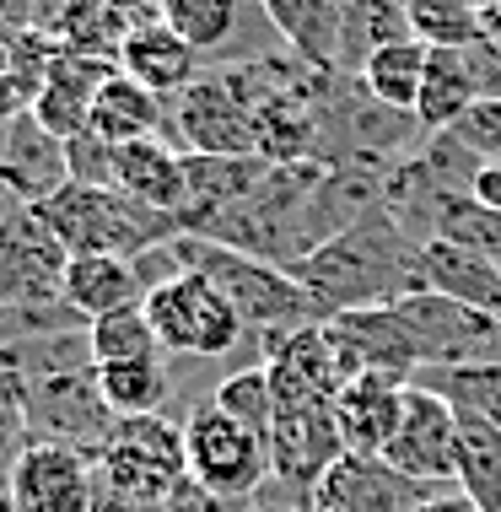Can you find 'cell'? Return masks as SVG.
Wrapping results in <instances>:
<instances>
[{"mask_svg":"<svg viewBox=\"0 0 501 512\" xmlns=\"http://www.w3.org/2000/svg\"><path fill=\"white\" fill-rule=\"evenodd\" d=\"M60 6H65V0H0V22H11V27H44V33H49V22L60 17Z\"/></svg>","mask_w":501,"mask_h":512,"instance_id":"obj_40","label":"cell"},{"mask_svg":"<svg viewBox=\"0 0 501 512\" xmlns=\"http://www.w3.org/2000/svg\"><path fill=\"white\" fill-rule=\"evenodd\" d=\"M415 259H421V238L383 205V211H372L367 221L334 232L329 243L308 248V254L291 265V275H297V286L308 292L318 324H329V318H340V313L388 308V302L421 292Z\"/></svg>","mask_w":501,"mask_h":512,"instance_id":"obj_1","label":"cell"},{"mask_svg":"<svg viewBox=\"0 0 501 512\" xmlns=\"http://www.w3.org/2000/svg\"><path fill=\"white\" fill-rule=\"evenodd\" d=\"M469 65H475L480 98H501V44L496 38H485V44L469 49Z\"/></svg>","mask_w":501,"mask_h":512,"instance_id":"obj_41","label":"cell"},{"mask_svg":"<svg viewBox=\"0 0 501 512\" xmlns=\"http://www.w3.org/2000/svg\"><path fill=\"white\" fill-rule=\"evenodd\" d=\"M275 173L270 157H205V151H184V232L211 221L248 195H259L264 178Z\"/></svg>","mask_w":501,"mask_h":512,"instance_id":"obj_19","label":"cell"},{"mask_svg":"<svg viewBox=\"0 0 501 512\" xmlns=\"http://www.w3.org/2000/svg\"><path fill=\"white\" fill-rule=\"evenodd\" d=\"M92 512H146V507H135L130 496H124V491H114V486H108L103 475H97V496H92Z\"/></svg>","mask_w":501,"mask_h":512,"instance_id":"obj_43","label":"cell"},{"mask_svg":"<svg viewBox=\"0 0 501 512\" xmlns=\"http://www.w3.org/2000/svg\"><path fill=\"white\" fill-rule=\"evenodd\" d=\"M410 38L426 49H475L485 44V11L475 0H405Z\"/></svg>","mask_w":501,"mask_h":512,"instance_id":"obj_32","label":"cell"},{"mask_svg":"<svg viewBox=\"0 0 501 512\" xmlns=\"http://www.w3.org/2000/svg\"><path fill=\"white\" fill-rule=\"evenodd\" d=\"M130 17L114 11L108 0H65L60 17L49 22L54 44L71 49V54H92V60H114L119 65V49L130 38Z\"/></svg>","mask_w":501,"mask_h":512,"instance_id":"obj_29","label":"cell"},{"mask_svg":"<svg viewBox=\"0 0 501 512\" xmlns=\"http://www.w3.org/2000/svg\"><path fill=\"white\" fill-rule=\"evenodd\" d=\"M97 389L114 415H162L173 399L167 356H135V362H97Z\"/></svg>","mask_w":501,"mask_h":512,"instance_id":"obj_30","label":"cell"},{"mask_svg":"<svg viewBox=\"0 0 501 512\" xmlns=\"http://www.w3.org/2000/svg\"><path fill=\"white\" fill-rule=\"evenodd\" d=\"M442 135H448L453 146H464L475 162H496L501 168V98H480L453 130H442Z\"/></svg>","mask_w":501,"mask_h":512,"instance_id":"obj_37","label":"cell"},{"mask_svg":"<svg viewBox=\"0 0 501 512\" xmlns=\"http://www.w3.org/2000/svg\"><path fill=\"white\" fill-rule=\"evenodd\" d=\"M475 103H480V81H475V65H469V49H431L426 87H421V103H415V124L426 135H442Z\"/></svg>","mask_w":501,"mask_h":512,"instance_id":"obj_27","label":"cell"},{"mask_svg":"<svg viewBox=\"0 0 501 512\" xmlns=\"http://www.w3.org/2000/svg\"><path fill=\"white\" fill-rule=\"evenodd\" d=\"M49 221V232L60 238L71 254H146L173 238H184V221L151 211V205L130 200L124 189H97V184H65L54 200L33 205Z\"/></svg>","mask_w":501,"mask_h":512,"instance_id":"obj_3","label":"cell"},{"mask_svg":"<svg viewBox=\"0 0 501 512\" xmlns=\"http://www.w3.org/2000/svg\"><path fill=\"white\" fill-rule=\"evenodd\" d=\"M442 486H426V480L399 475L388 459H361V453H345L334 459V469L318 480V491L308 496L313 507L329 512H415L421 502H431Z\"/></svg>","mask_w":501,"mask_h":512,"instance_id":"obj_15","label":"cell"},{"mask_svg":"<svg viewBox=\"0 0 501 512\" xmlns=\"http://www.w3.org/2000/svg\"><path fill=\"white\" fill-rule=\"evenodd\" d=\"M184 459H189V480L227 502L254 507V491L270 475V442L259 432H248L243 421H232L216 399H200L184 421Z\"/></svg>","mask_w":501,"mask_h":512,"instance_id":"obj_6","label":"cell"},{"mask_svg":"<svg viewBox=\"0 0 501 512\" xmlns=\"http://www.w3.org/2000/svg\"><path fill=\"white\" fill-rule=\"evenodd\" d=\"M415 389H431L448 399L458 415H480L501 426V362H469V367H426L415 372Z\"/></svg>","mask_w":501,"mask_h":512,"instance_id":"obj_31","label":"cell"},{"mask_svg":"<svg viewBox=\"0 0 501 512\" xmlns=\"http://www.w3.org/2000/svg\"><path fill=\"white\" fill-rule=\"evenodd\" d=\"M453 486L480 512H501V426L480 415H458V459Z\"/></svg>","mask_w":501,"mask_h":512,"instance_id":"obj_28","label":"cell"},{"mask_svg":"<svg viewBox=\"0 0 501 512\" xmlns=\"http://www.w3.org/2000/svg\"><path fill=\"white\" fill-rule=\"evenodd\" d=\"M264 372L275 383V405H334V394L351 383L329 324H302L291 335L270 340L264 345Z\"/></svg>","mask_w":501,"mask_h":512,"instance_id":"obj_13","label":"cell"},{"mask_svg":"<svg viewBox=\"0 0 501 512\" xmlns=\"http://www.w3.org/2000/svg\"><path fill=\"white\" fill-rule=\"evenodd\" d=\"M345 459V437L334 421V405H281L270 426V475L302 502L318 491V480Z\"/></svg>","mask_w":501,"mask_h":512,"instance_id":"obj_12","label":"cell"},{"mask_svg":"<svg viewBox=\"0 0 501 512\" xmlns=\"http://www.w3.org/2000/svg\"><path fill=\"white\" fill-rule=\"evenodd\" d=\"M65 168H71V184H97V189H114V146L103 135L81 130L65 141Z\"/></svg>","mask_w":501,"mask_h":512,"instance_id":"obj_38","label":"cell"},{"mask_svg":"<svg viewBox=\"0 0 501 512\" xmlns=\"http://www.w3.org/2000/svg\"><path fill=\"white\" fill-rule=\"evenodd\" d=\"M248 512H313V507L302 502V507H248Z\"/></svg>","mask_w":501,"mask_h":512,"instance_id":"obj_47","label":"cell"},{"mask_svg":"<svg viewBox=\"0 0 501 512\" xmlns=\"http://www.w3.org/2000/svg\"><path fill=\"white\" fill-rule=\"evenodd\" d=\"M114 189L151 205V211L184 216V151L167 146L162 135L114 146Z\"/></svg>","mask_w":501,"mask_h":512,"instance_id":"obj_23","label":"cell"},{"mask_svg":"<svg viewBox=\"0 0 501 512\" xmlns=\"http://www.w3.org/2000/svg\"><path fill=\"white\" fill-rule=\"evenodd\" d=\"M114 11H124L130 22H162V11H167V0H108Z\"/></svg>","mask_w":501,"mask_h":512,"instance_id":"obj_44","label":"cell"},{"mask_svg":"<svg viewBox=\"0 0 501 512\" xmlns=\"http://www.w3.org/2000/svg\"><path fill=\"white\" fill-rule=\"evenodd\" d=\"M119 415L108 410L103 389H97V367H54L27 378V426L44 442H71V448L92 453L108 442Z\"/></svg>","mask_w":501,"mask_h":512,"instance_id":"obj_9","label":"cell"},{"mask_svg":"<svg viewBox=\"0 0 501 512\" xmlns=\"http://www.w3.org/2000/svg\"><path fill=\"white\" fill-rule=\"evenodd\" d=\"M17 38H22V27L0 22V71H11V54H17Z\"/></svg>","mask_w":501,"mask_h":512,"instance_id":"obj_45","label":"cell"},{"mask_svg":"<svg viewBox=\"0 0 501 512\" xmlns=\"http://www.w3.org/2000/svg\"><path fill=\"white\" fill-rule=\"evenodd\" d=\"M146 318L162 340V356H189V362H216V356L238 351V340L248 335L243 318L227 308V297L194 270L151 286Z\"/></svg>","mask_w":501,"mask_h":512,"instance_id":"obj_7","label":"cell"},{"mask_svg":"<svg viewBox=\"0 0 501 512\" xmlns=\"http://www.w3.org/2000/svg\"><path fill=\"white\" fill-rule=\"evenodd\" d=\"M11 507L17 512H92L97 496V459L71 442L33 437L11 469Z\"/></svg>","mask_w":501,"mask_h":512,"instance_id":"obj_11","label":"cell"},{"mask_svg":"<svg viewBox=\"0 0 501 512\" xmlns=\"http://www.w3.org/2000/svg\"><path fill=\"white\" fill-rule=\"evenodd\" d=\"M33 442V426H27V378L22 367L0 351V502L11 491V469Z\"/></svg>","mask_w":501,"mask_h":512,"instance_id":"obj_35","label":"cell"},{"mask_svg":"<svg viewBox=\"0 0 501 512\" xmlns=\"http://www.w3.org/2000/svg\"><path fill=\"white\" fill-rule=\"evenodd\" d=\"M65 302L87 324H97V318H108L119 308L146 302V286L135 275V259H124V254H71V265H65Z\"/></svg>","mask_w":501,"mask_h":512,"instance_id":"obj_24","label":"cell"},{"mask_svg":"<svg viewBox=\"0 0 501 512\" xmlns=\"http://www.w3.org/2000/svg\"><path fill=\"white\" fill-rule=\"evenodd\" d=\"M0 512H17V507H11V496H6V502H0Z\"/></svg>","mask_w":501,"mask_h":512,"instance_id":"obj_49","label":"cell"},{"mask_svg":"<svg viewBox=\"0 0 501 512\" xmlns=\"http://www.w3.org/2000/svg\"><path fill=\"white\" fill-rule=\"evenodd\" d=\"M71 248L49 232L33 205H11L0 216V308H38L65 297Z\"/></svg>","mask_w":501,"mask_h":512,"instance_id":"obj_10","label":"cell"},{"mask_svg":"<svg viewBox=\"0 0 501 512\" xmlns=\"http://www.w3.org/2000/svg\"><path fill=\"white\" fill-rule=\"evenodd\" d=\"M119 71L130 81H141V87H151L157 98H178V92H189L200 81V54L167 22H135L119 49Z\"/></svg>","mask_w":501,"mask_h":512,"instance_id":"obj_22","label":"cell"},{"mask_svg":"<svg viewBox=\"0 0 501 512\" xmlns=\"http://www.w3.org/2000/svg\"><path fill=\"white\" fill-rule=\"evenodd\" d=\"M264 22L281 33L291 60L313 76L345 71V22H351V0H259Z\"/></svg>","mask_w":501,"mask_h":512,"instance_id":"obj_16","label":"cell"},{"mask_svg":"<svg viewBox=\"0 0 501 512\" xmlns=\"http://www.w3.org/2000/svg\"><path fill=\"white\" fill-rule=\"evenodd\" d=\"M485 38H496V44H501V11H491V17H485Z\"/></svg>","mask_w":501,"mask_h":512,"instance_id":"obj_46","label":"cell"},{"mask_svg":"<svg viewBox=\"0 0 501 512\" xmlns=\"http://www.w3.org/2000/svg\"><path fill=\"white\" fill-rule=\"evenodd\" d=\"M162 124H167V103L151 87H141V81H130L124 71H114L103 87H97L87 130L103 135L108 146H130V141H151Z\"/></svg>","mask_w":501,"mask_h":512,"instance_id":"obj_25","label":"cell"},{"mask_svg":"<svg viewBox=\"0 0 501 512\" xmlns=\"http://www.w3.org/2000/svg\"><path fill=\"white\" fill-rule=\"evenodd\" d=\"M405 399L410 383L388 378V372H361L340 394H334V421H340L345 453H361V459H383L388 442H394L399 421H405Z\"/></svg>","mask_w":501,"mask_h":512,"instance_id":"obj_17","label":"cell"},{"mask_svg":"<svg viewBox=\"0 0 501 512\" xmlns=\"http://www.w3.org/2000/svg\"><path fill=\"white\" fill-rule=\"evenodd\" d=\"M97 475L135 507L157 512L189 480L184 426H173L167 415H119L108 442L97 448Z\"/></svg>","mask_w":501,"mask_h":512,"instance_id":"obj_5","label":"cell"},{"mask_svg":"<svg viewBox=\"0 0 501 512\" xmlns=\"http://www.w3.org/2000/svg\"><path fill=\"white\" fill-rule=\"evenodd\" d=\"M270 92V65H238V71L200 76L173 98L178 151L205 157H259V108Z\"/></svg>","mask_w":501,"mask_h":512,"instance_id":"obj_4","label":"cell"},{"mask_svg":"<svg viewBox=\"0 0 501 512\" xmlns=\"http://www.w3.org/2000/svg\"><path fill=\"white\" fill-rule=\"evenodd\" d=\"M415 275H421V292L453 297L464 308L501 318V265H491V259L469 254V248H458L448 238H426L421 259H415Z\"/></svg>","mask_w":501,"mask_h":512,"instance_id":"obj_21","label":"cell"},{"mask_svg":"<svg viewBox=\"0 0 501 512\" xmlns=\"http://www.w3.org/2000/svg\"><path fill=\"white\" fill-rule=\"evenodd\" d=\"M426 60L431 49L421 38H388L361 60V87H367L372 103H383L388 114H415L421 103V87H426Z\"/></svg>","mask_w":501,"mask_h":512,"instance_id":"obj_26","label":"cell"},{"mask_svg":"<svg viewBox=\"0 0 501 512\" xmlns=\"http://www.w3.org/2000/svg\"><path fill=\"white\" fill-rule=\"evenodd\" d=\"M71 184V168H65V141L38 124L33 114L11 119L0 130V189L17 195L22 205H44L60 189Z\"/></svg>","mask_w":501,"mask_h":512,"instance_id":"obj_18","label":"cell"},{"mask_svg":"<svg viewBox=\"0 0 501 512\" xmlns=\"http://www.w3.org/2000/svg\"><path fill=\"white\" fill-rule=\"evenodd\" d=\"M162 22L173 27L194 54H211V49L232 44V33H238V22H243V0H167Z\"/></svg>","mask_w":501,"mask_h":512,"instance_id":"obj_33","label":"cell"},{"mask_svg":"<svg viewBox=\"0 0 501 512\" xmlns=\"http://www.w3.org/2000/svg\"><path fill=\"white\" fill-rule=\"evenodd\" d=\"M329 335L340 345L351 378H361V372H388V378H405V383L415 378V351L394 308L340 313V318H329Z\"/></svg>","mask_w":501,"mask_h":512,"instance_id":"obj_20","label":"cell"},{"mask_svg":"<svg viewBox=\"0 0 501 512\" xmlns=\"http://www.w3.org/2000/svg\"><path fill=\"white\" fill-rule=\"evenodd\" d=\"M211 399L232 415V421H243L248 432H259L264 442H270V426H275V410H281V405H275V383H270V372H264V362L232 372V378H221Z\"/></svg>","mask_w":501,"mask_h":512,"instance_id":"obj_36","label":"cell"},{"mask_svg":"<svg viewBox=\"0 0 501 512\" xmlns=\"http://www.w3.org/2000/svg\"><path fill=\"white\" fill-rule=\"evenodd\" d=\"M173 248H178V259H184V270L205 275V281L227 297V308L243 318V329L259 345L281 340L302 324H318L313 302L291 270L270 265V259H254V254H238V248H227V243L194 238V232H184Z\"/></svg>","mask_w":501,"mask_h":512,"instance_id":"obj_2","label":"cell"},{"mask_svg":"<svg viewBox=\"0 0 501 512\" xmlns=\"http://www.w3.org/2000/svg\"><path fill=\"white\" fill-rule=\"evenodd\" d=\"M475 6L485 11V17H491V11H501V0H475Z\"/></svg>","mask_w":501,"mask_h":512,"instance_id":"obj_48","label":"cell"},{"mask_svg":"<svg viewBox=\"0 0 501 512\" xmlns=\"http://www.w3.org/2000/svg\"><path fill=\"white\" fill-rule=\"evenodd\" d=\"M87 340H92V362H135V356H162V340L146 318V302L135 308H119L108 318L87 324Z\"/></svg>","mask_w":501,"mask_h":512,"instance_id":"obj_34","label":"cell"},{"mask_svg":"<svg viewBox=\"0 0 501 512\" xmlns=\"http://www.w3.org/2000/svg\"><path fill=\"white\" fill-rule=\"evenodd\" d=\"M399 475L426 480V486H453V459H458V410L431 389H415L405 399V421L383 453Z\"/></svg>","mask_w":501,"mask_h":512,"instance_id":"obj_14","label":"cell"},{"mask_svg":"<svg viewBox=\"0 0 501 512\" xmlns=\"http://www.w3.org/2000/svg\"><path fill=\"white\" fill-rule=\"evenodd\" d=\"M399 313L415 351V372L426 367H469V362H501V318L464 308L453 297L437 292H410L399 302H388ZM415 383V378H410Z\"/></svg>","mask_w":501,"mask_h":512,"instance_id":"obj_8","label":"cell"},{"mask_svg":"<svg viewBox=\"0 0 501 512\" xmlns=\"http://www.w3.org/2000/svg\"><path fill=\"white\" fill-rule=\"evenodd\" d=\"M162 512H248V507L243 502H227V496H216V491H205V486H194V480H184V486L162 502Z\"/></svg>","mask_w":501,"mask_h":512,"instance_id":"obj_39","label":"cell"},{"mask_svg":"<svg viewBox=\"0 0 501 512\" xmlns=\"http://www.w3.org/2000/svg\"><path fill=\"white\" fill-rule=\"evenodd\" d=\"M157 512H162V507H157Z\"/></svg>","mask_w":501,"mask_h":512,"instance_id":"obj_50","label":"cell"},{"mask_svg":"<svg viewBox=\"0 0 501 512\" xmlns=\"http://www.w3.org/2000/svg\"><path fill=\"white\" fill-rule=\"evenodd\" d=\"M415 512H480V507L469 502V496L458 491V486H442L437 496H431V502H421V507H415Z\"/></svg>","mask_w":501,"mask_h":512,"instance_id":"obj_42","label":"cell"}]
</instances>
